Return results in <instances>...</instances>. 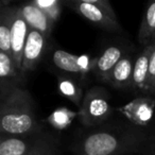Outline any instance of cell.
I'll return each mask as SVG.
<instances>
[{
    "instance_id": "5bb4252c",
    "label": "cell",
    "mask_w": 155,
    "mask_h": 155,
    "mask_svg": "<svg viewBox=\"0 0 155 155\" xmlns=\"http://www.w3.org/2000/svg\"><path fill=\"white\" fill-rule=\"evenodd\" d=\"M152 49L153 45L147 46L135 58L133 69V84H132V88L134 91H146L149 72V62H150Z\"/></svg>"
},
{
    "instance_id": "9c48e42d",
    "label": "cell",
    "mask_w": 155,
    "mask_h": 155,
    "mask_svg": "<svg viewBox=\"0 0 155 155\" xmlns=\"http://www.w3.org/2000/svg\"><path fill=\"white\" fill-rule=\"evenodd\" d=\"M26 78L17 70L11 54L0 51V100L17 87H25Z\"/></svg>"
},
{
    "instance_id": "6da1fadb",
    "label": "cell",
    "mask_w": 155,
    "mask_h": 155,
    "mask_svg": "<svg viewBox=\"0 0 155 155\" xmlns=\"http://www.w3.org/2000/svg\"><path fill=\"white\" fill-rule=\"evenodd\" d=\"M150 136L134 124H103L75 144V155H130L149 146Z\"/></svg>"
},
{
    "instance_id": "8fae6325",
    "label": "cell",
    "mask_w": 155,
    "mask_h": 155,
    "mask_svg": "<svg viewBox=\"0 0 155 155\" xmlns=\"http://www.w3.org/2000/svg\"><path fill=\"white\" fill-rule=\"evenodd\" d=\"M19 8L30 29L43 33L47 38L51 37L55 24L52 20H50L44 12H41L36 5H33L32 1L22 3L19 5Z\"/></svg>"
},
{
    "instance_id": "44dd1931",
    "label": "cell",
    "mask_w": 155,
    "mask_h": 155,
    "mask_svg": "<svg viewBox=\"0 0 155 155\" xmlns=\"http://www.w3.org/2000/svg\"><path fill=\"white\" fill-rule=\"evenodd\" d=\"M155 84V44L153 45L152 53L150 56V62H149V72H148V80H147V87L146 91L150 93Z\"/></svg>"
},
{
    "instance_id": "ffe728a7",
    "label": "cell",
    "mask_w": 155,
    "mask_h": 155,
    "mask_svg": "<svg viewBox=\"0 0 155 155\" xmlns=\"http://www.w3.org/2000/svg\"><path fill=\"white\" fill-rule=\"evenodd\" d=\"M58 140H54L49 143H46L41 147L34 149L30 151L29 153L25 155H58Z\"/></svg>"
},
{
    "instance_id": "603a6c76",
    "label": "cell",
    "mask_w": 155,
    "mask_h": 155,
    "mask_svg": "<svg viewBox=\"0 0 155 155\" xmlns=\"http://www.w3.org/2000/svg\"><path fill=\"white\" fill-rule=\"evenodd\" d=\"M150 155H152V154H150Z\"/></svg>"
},
{
    "instance_id": "2e32d148",
    "label": "cell",
    "mask_w": 155,
    "mask_h": 155,
    "mask_svg": "<svg viewBox=\"0 0 155 155\" xmlns=\"http://www.w3.org/2000/svg\"><path fill=\"white\" fill-rule=\"evenodd\" d=\"M58 91L61 96L70 100L73 104L80 108L82 104L84 94L79 80L66 74H61L58 77Z\"/></svg>"
},
{
    "instance_id": "3957f363",
    "label": "cell",
    "mask_w": 155,
    "mask_h": 155,
    "mask_svg": "<svg viewBox=\"0 0 155 155\" xmlns=\"http://www.w3.org/2000/svg\"><path fill=\"white\" fill-rule=\"evenodd\" d=\"M64 5L95 26L106 31H119V20L107 0H64Z\"/></svg>"
},
{
    "instance_id": "8992f818",
    "label": "cell",
    "mask_w": 155,
    "mask_h": 155,
    "mask_svg": "<svg viewBox=\"0 0 155 155\" xmlns=\"http://www.w3.org/2000/svg\"><path fill=\"white\" fill-rule=\"evenodd\" d=\"M29 31H30V27L28 26L27 21L25 20L19 5H14L11 30V54L12 58H13L14 64H15L16 68L20 73H21L22 68L24 49L27 38H28Z\"/></svg>"
},
{
    "instance_id": "9a60e30c",
    "label": "cell",
    "mask_w": 155,
    "mask_h": 155,
    "mask_svg": "<svg viewBox=\"0 0 155 155\" xmlns=\"http://www.w3.org/2000/svg\"><path fill=\"white\" fill-rule=\"evenodd\" d=\"M13 5L3 1L0 8V51L11 54V30ZM12 55V54H11Z\"/></svg>"
},
{
    "instance_id": "e0dca14e",
    "label": "cell",
    "mask_w": 155,
    "mask_h": 155,
    "mask_svg": "<svg viewBox=\"0 0 155 155\" xmlns=\"http://www.w3.org/2000/svg\"><path fill=\"white\" fill-rule=\"evenodd\" d=\"M138 41L144 47L155 44V2L147 7L138 31Z\"/></svg>"
},
{
    "instance_id": "5b68a950",
    "label": "cell",
    "mask_w": 155,
    "mask_h": 155,
    "mask_svg": "<svg viewBox=\"0 0 155 155\" xmlns=\"http://www.w3.org/2000/svg\"><path fill=\"white\" fill-rule=\"evenodd\" d=\"M56 140L48 132L26 134L19 136H0V155H25L34 149Z\"/></svg>"
},
{
    "instance_id": "7c38bea8",
    "label": "cell",
    "mask_w": 155,
    "mask_h": 155,
    "mask_svg": "<svg viewBox=\"0 0 155 155\" xmlns=\"http://www.w3.org/2000/svg\"><path fill=\"white\" fill-rule=\"evenodd\" d=\"M51 62L53 66L58 70L64 72V74L72 77L79 81L85 79L81 68L80 55L69 53L63 49H55L51 54Z\"/></svg>"
},
{
    "instance_id": "7402d4cb",
    "label": "cell",
    "mask_w": 155,
    "mask_h": 155,
    "mask_svg": "<svg viewBox=\"0 0 155 155\" xmlns=\"http://www.w3.org/2000/svg\"><path fill=\"white\" fill-rule=\"evenodd\" d=\"M150 94H153V95H155V84H154V86H153V88L150 91Z\"/></svg>"
},
{
    "instance_id": "4fadbf2b",
    "label": "cell",
    "mask_w": 155,
    "mask_h": 155,
    "mask_svg": "<svg viewBox=\"0 0 155 155\" xmlns=\"http://www.w3.org/2000/svg\"><path fill=\"white\" fill-rule=\"evenodd\" d=\"M135 60L131 54H125L114 67L108 77L107 83L119 89L132 88L133 84V69Z\"/></svg>"
},
{
    "instance_id": "ba28073f",
    "label": "cell",
    "mask_w": 155,
    "mask_h": 155,
    "mask_svg": "<svg viewBox=\"0 0 155 155\" xmlns=\"http://www.w3.org/2000/svg\"><path fill=\"white\" fill-rule=\"evenodd\" d=\"M154 110L155 99L150 97H138L119 108V112L132 124L144 127L152 121Z\"/></svg>"
},
{
    "instance_id": "52a82bcc",
    "label": "cell",
    "mask_w": 155,
    "mask_h": 155,
    "mask_svg": "<svg viewBox=\"0 0 155 155\" xmlns=\"http://www.w3.org/2000/svg\"><path fill=\"white\" fill-rule=\"evenodd\" d=\"M48 39L49 38H47L43 33L30 29L22 55L21 73L24 77H26L27 72L36 69L41 62L47 50Z\"/></svg>"
},
{
    "instance_id": "30bf717a",
    "label": "cell",
    "mask_w": 155,
    "mask_h": 155,
    "mask_svg": "<svg viewBox=\"0 0 155 155\" xmlns=\"http://www.w3.org/2000/svg\"><path fill=\"white\" fill-rule=\"evenodd\" d=\"M125 54L127 53L124 47L120 45H110L105 48L100 55L96 56L95 68L93 72L97 75L98 80L107 83L112 70Z\"/></svg>"
},
{
    "instance_id": "277c9868",
    "label": "cell",
    "mask_w": 155,
    "mask_h": 155,
    "mask_svg": "<svg viewBox=\"0 0 155 155\" xmlns=\"http://www.w3.org/2000/svg\"><path fill=\"white\" fill-rule=\"evenodd\" d=\"M108 93L101 86H94L85 93L79 108V118L86 127L103 124L113 114Z\"/></svg>"
},
{
    "instance_id": "ac0fdd59",
    "label": "cell",
    "mask_w": 155,
    "mask_h": 155,
    "mask_svg": "<svg viewBox=\"0 0 155 155\" xmlns=\"http://www.w3.org/2000/svg\"><path fill=\"white\" fill-rule=\"evenodd\" d=\"M79 117V112H74L67 107H58L47 117L46 121L56 130H65L71 124L74 118Z\"/></svg>"
},
{
    "instance_id": "7a4b0ae2",
    "label": "cell",
    "mask_w": 155,
    "mask_h": 155,
    "mask_svg": "<svg viewBox=\"0 0 155 155\" xmlns=\"http://www.w3.org/2000/svg\"><path fill=\"white\" fill-rule=\"evenodd\" d=\"M34 101L25 87H17L0 100V134L19 136L43 132Z\"/></svg>"
},
{
    "instance_id": "d6986e66",
    "label": "cell",
    "mask_w": 155,
    "mask_h": 155,
    "mask_svg": "<svg viewBox=\"0 0 155 155\" xmlns=\"http://www.w3.org/2000/svg\"><path fill=\"white\" fill-rule=\"evenodd\" d=\"M34 5H36L41 12L46 14L50 20L55 24L61 18L63 11L64 2L60 0H34L32 1Z\"/></svg>"
}]
</instances>
